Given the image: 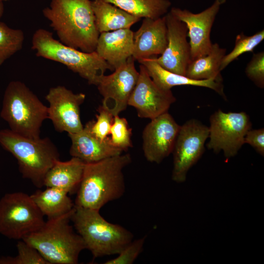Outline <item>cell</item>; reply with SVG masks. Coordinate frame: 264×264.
<instances>
[{"mask_svg": "<svg viewBox=\"0 0 264 264\" xmlns=\"http://www.w3.org/2000/svg\"><path fill=\"white\" fill-rule=\"evenodd\" d=\"M63 44L83 52L95 51L100 33L90 0H51L43 10Z\"/></svg>", "mask_w": 264, "mask_h": 264, "instance_id": "obj_1", "label": "cell"}, {"mask_svg": "<svg viewBox=\"0 0 264 264\" xmlns=\"http://www.w3.org/2000/svg\"><path fill=\"white\" fill-rule=\"evenodd\" d=\"M131 162L127 153L85 163L75 205L100 211L108 202L121 198L126 190L123 170Z\"/></svg>", "mask_w": 264, "mask_h": 264, "instance_id": "obj_2", "label": "cell"}, {"mask_svg": "<svg viewBox=\"0 0 264 264\" xmlns=\"http://www.w3.org/2000/svg\"><path fill=\"white\" fill-rule=\"evenodd\" d=\"M74 208L47 220L39 229L22 239L50 264H77L80 253L86 249L82 238L70 224Z\"/></svg>", "mask_w": 264, "mask_h": 264, "instance_id": "obj_3", "label": "cell"}, {"mask_svg": "<svg viewBox=\"0 0 264 264\" xmlns=\"http://www.w3.org/2000/svg\"><path fill=\"white\" fill-rule=\"evenodd\" d=\"M71 221L93 259L117 255L133 240L131 231L108 221L98 210L75 205Z\"/></svg>", "mask_w": 264, "mask_h": 264, "instance_id": "obj_4", "label": "cell"}, {"mask_svg": "<svg viewBox=\"0 0 264 264\" xmlns=\"http://www.w3.org/2000/svg\"><path fill=\"white\" fill-rule=\"evenodd\" d=\"M0 144L16 158L22 176L38 188L44 186L46 173L59 160L58 150L48 137L33 139L3 129Z\"/></svg>", "mask_w": 264, "mask_h": 264, "instance_id": "obj_5", "label": "cell"}, {"mask_svg": "<svg viewBox=\"0 0 264 264\" xmlns=\"http://www.w3.org/2000/svg\"><path fill=\"white\" fill-rule=\"evenodd\" d=\"M31 48L38 57L62 64L86 80L89 85L97 86L110 65L95 51L90 53L67 46L56 40L50 31L37 29L32 38Z\"/></svg>", "mask_w": 264, "mask_h": 264, "instance_id": "obj_6", "label": "cell"}, {"mask_svg": "<svg viewBox=\"0 0 264 264\" xmlns=\"http://www.w3.org/2000/svg\"><path fill=\"white\" fill-rule=\"evenodd\" d=\"M0 116L12 131L37 139L43 122L47 119V107L24 83L12 81L4 91Z\"/></svg>", "mask_w": 264, "mask_h": 264, "instance_id": "obj_7", "label": "cell"}, {"mask_svg": "<svg viewBox=\"0 0 264 264\" xmlns=\"http://www.w3.org/2000/svg\"><path fill=\"white\" fill-rule=\"evenodd\" d=\"M44 216L30 196L22 192L5 194L0 199V234L22 240L44 224Z\"/></svg>", "mask_w": 264, "mask_h": 264, "instance_id": "obj_8", "label": "cell"}, {"mask_svg": "<svg viewBox=\"0 0 264 264\" xmlns=\"http://www.w3.org/2000/svg\"><path fill=\"white\" fill-rule=\"evenodd\" d=\"M252 123L245 112H225L219 109L210 117L208 149L222 152L226 159L235 156L244 143Z\"/></svg>", "mask_w": 264, "mask_h": 264, "instance_id": "obj_9", "label": "cell"}, {"mask_svg": "<svg viewBox=\"0 0 264 264\" xmlns=\"http://www.w3.org/2000/svg\"><path fill=\"white\" fill-rule=\"evenodd\" d=\"M209 134V127L195 119L180 126L172 152L173 181L177 183L186 181L189 171L204 152Z\"/></svg>", "mask_w": 264, "mask_h": 264, "instance_id": "obj_10", "label": "cell"}, {"mask_svg": "<svg viewBox=\"0 0 264 264\" xmlns=\"http://www.w3.org/2000/svg\"><path fill=\"white\" fill-rule=\"evenodd\" d=\"M135 61L132 56L129 57L111 74L103 75L96 86L103 97L102 106L114 116L126 110L137 83L139 71Z\"/></svg>", "mask_w": 264, "mask_h": 264, "instance_id": "obj_11", "label": "cell"}, {"mask_svg": "<svg viewBox=\"0 0 264 264\" xmlns=\"http://www.w3.org/2000/svg\"><path fill=\"white\" fill-rule=\"evenodd\" d=\"M49 103L47 119L58 132L77 133L83 125L80 118V106L86 99L83 93H75L63 86L50 88L45 96Z\"/></svg>", "mask_w": 264, "mask_h": 264, "instance_id": "obj_12", "label": "cell"}, {"mask_svg": "<svg viewBox=\"0 0 264 264\" xmlns=\"http://www.w3.org/2000/svg\"><path fill=\"white\" fill-rule=\"evenodd\" d=\"M226 1L215 0L208 8L196 14L177 7L171 9L170 12L187 26L191 61L207 55L211 50L213 44L210 39L211 29L221 6Z\"/></svg>", "mask_w": 264, "mask_h": 264, "instance_id": "obj_13", "label": "cell"}, {"mask_svg": "<svg viewBox=\"0 0 264 264\" xmlns=\"http://www.w3.org/2000/svg\"><path fill=\"white\" fill-rule=\"evenodd\" d=\"M176 101L172 90L160 88L152 80L145 67L140 64L138 79L128 101V106L135 109L138 116L154 118L168 112Z\"/></svg>", "mask_w": 264, "mask_h": 264, "instance_id": "obj_14", "label": "cell"}, {"mask_svg": "<svg viewBox=\"0 0 264 264\" xmlns=\"http://www.w3.org/2000/svg\"><path fill=\"white\" fill-rule=\"evenodd\" d=\"M142 133V149L146 160L160 163L172 153L180 126L166 112L151 119Z\"/></svg>", "mask_w": 264, "mask_h": 264, "instance_id": "obj_15", "label": "cell"}, {"mask_svg": "<svg viewBox=\"0 0 264 264\" xmlns=\"http://www.w3.org/2000/svg\"><path fill=\"white\" fill-rule=\"evenodd\" d=\"M167 33L166 47L160 57L152 58L162 67L173 73L185 75L191 62L190 46L187 40L186 24L170 11L165 15Z\"/></svg>", "mask_w": 264, "mask_h": 264, "instance_id": "obj_16", "label": "cell"}, {"mask_svg": "<svg viewBox=\"0 0 264 264\" xmlns=\"http://www.w3.org/2000/svg\"><path fill=\"white\" fill-rule=\"evenodd\" d=\"M92 120L88 122L83 129L74 133H68L71 144L69 154L85 163L96 162L122 154L123 151L114 146L109 136L104 140L92 132Z\"/></svg>", "mask_w": 264, "mask_h": 264, "instance_id": "obj_17", "label": "cell"}, {"mask_svg": "<svg viewBox=\"0 0 264 264\" xmlns=\"http://www.w3.org/2000/svg\"><path fill=\"white\" fill-rule=\"evenodd\" d=\"M165 15L156 19L144 18L140 27L133 33L132 56L135 60L157 57L165 50L167 44Z\"/></svg>", "mask_w": 264, "mask_h": 264, "instance_id": "obj_18", "label": "cell"}, {"mask_svg": "<svg viewBox=\"0 0 264 264\" xmlns=\"http://www.w3.org/2000/svg\"><path fill=\"white\" fill-rule=\"evenodd\" d=\"M133 33L125 28L100 34L95 51L113 71L132 56Z\"/></svg>", "mask_w": 264, "mask_h": 264, "instance_id": "obj_19", "label": "cell"}, {"mask_svg": "<svg viewBox=\"0 0 264 264\" xmlns=\"http://www.w3.org/2000/svg\"><path fill=\"white\" fill-rule=\"evenodd\" d=\"M147 70L152 80L160 88L171 90L175 86H193L204 87L213 90L225 100L227 98L224 91L223 82L210 79L197 80L169 71L159 66L152 58L143 59L138 61Z\"/></svg>", "mask_w": 264, "mask_h": 264, "instance_id": "obj_20", "label": "cell"}, {"mask_svg": "<svg viewBox=\"0 0 264 264\" xmlns=\"http://www.w3.org/2000/svg\"><path fill=\"white\" fill-rule=\"evenodd\" d=\"M85 163L72 157L66 161L57 160L46 173L44 186L61 189L68 194L78 189L81 181Z\"/></svg>", "mask_w": 264, "mask_h": 264, "instance_id": "obj_21", "label": "cell"}, {"mask_svg": "<svg viewBox=\"0 0 264 264\" xmlns=\"http://www.w3.org/2000/svg\"><path fill=\"white\" fill-rule=\"evenodd\" d=\"M91 6L96 25L100 34L131 28L132 25L141 20L113 4L102 0H92Z\"/></svg>", "mask_w": 264, "mask_h": 264, "instance_id": "obj_22", "label": "cell"}, {"mask_svg": "<svg viewBox=\"0 0 264 264\" xmlns=\"http://www.w3.org/2000/svg\"><path fill=\"white\" fill-rule=\"evenodd\" d=\"M30 197L48 220L69 212L75 206L68 193L58 188L49 187L43 191L38 190Z\"/></svg>", "mask_w": 264, "mask_h": 264, "instance_id": "obj_23", "label": "cell"}, {"mask_svg": "<svg viewBox=\"0 0 264 264\" xmlns=\"http://www.w3.org/2000/svg\"><path fill=\"white\" fill-rule=\"evenodd\" d=\"M226 51L218 43L213 44L208 54L190 62L185 76L197 80L213 79L223 82L220 67Z\"/></svg>", "mask_w": 264, "mask_h": 264, "instance_id": "obj_24", "label": "cell"}, {"mask_svg": "<svg viewBox=\"0 0 264 264\" xmlns=\"http://www.w3.org/2000/svg\"><path fill=\"white\" fill-rule=\"evenodd\" d=\"M139 18L156 19L166 15L171 6L169 0H102Z\"/></svg>", "mask_w": 264, "mask_h": 264, "instance_id": "obj_25", "label": "cell"}, {"mask_svg": "<svg viewBox=\"0 0 264 264\" xmlns=\"http://www.w3.org/2000/svg\"><path fill=\"white\" fill-rule=\"evenodd\" d=\"M24 40L21 29L10 28L0 22V66L22 49Z\"/></svg>", "mask_w": 264, "mask_h": 264, "instance_id": "obj_26", "label": "cell"}, {"mask_svg": "<svg viewBox=\"0 0 264 264\" xmlns=\"http://www.w3.org/2000/svg\"><path fill=\"white\" fill-rule=\"evenodd\" d=\"M264 39V30H261L252 36L245 35L243 33L236 38L235 45L232 50L223 57L220 67L223 70L229 64L237 59L241 55L253 52L255 48Z\"/></svg>", "mask_w": 264, "mask_h": 264, "instance_id": "obj_27", "label": "cell"}, {"mask_svg": "<svg viewBox=\"0 0 264 264\" xmlns=\"http://www.w3.org/2000/svg\"><path fill=\"white\" fill-rule=\"evenodd\" d=\"M16 247L18 254L0 257V264H50L37 249L23 240H19Z\"/></svg>", "mask_w": 264, "mask_h": 264, "instance_id": "obj_28", "label": "cell"}, {"mask_svg": "<svg viewBox=\"0 0 264 264\" xmlns=\"http://www.w3.org/2000/svg\"><path fill=\"white\" fill-rule=\"evenodd\" d=\"M132 131L125 118L114 116L109 136L111 144L123 151L132 147Z\"/></svg>", "mask_w": 264, "mask_h": 264, "instance_id": "obj_29", "label": "cell"}, {"mask_svg": "<svg viewBox=\"0 0 264 264\" xmlns=\"http://www.w3.org/2000/svg\"><path fill=\"white\" fill-rule=\"evenodd\" d=\"M146 236L132 240L115 258L108 260L104 264H132L142 252Z\"/></svg>", "mask_w": 264, "mask_h": 264, "instance_id": "obj_30", "label": "cell"}, {"mask_svg": "<svg viewBox=\"0 0 264 264\" xmlns=\"http://www.w3.org/2000/svg\"><path fill=\"white\" fill-rule=\"evenodd\" d=\"M97 111L96 120H92L91 131L96 137L104 140L110 135L114 116L102 105L99 107Z\"/></svg>", "mask_w": 264, "mask_h": 264, "instance_id": "obj_31", "label": "cell"}, {"mask_svg": "<svg viewBox=\"0 0 264 264\" xmlns=\"http://www.w3.org/2000/svg\"><path fill=\"white\" fill-rule=\"evenodd\" d=\"M245 73L247 77L260 88H264V52L253 53L247 64Z\"/></svg>", "mask_w": 264, "mask_h": 264, "instance_id": "obj_32", "label": "cell"}, {"mask_svg": "<svg viewBox=\"0 0 264 264\" xmlns=\"http://www.w3.org/2000/svg\"><path fill=\"white\" fill-rule=\"evenodd\" d=\"M244 143L252 146L261 155L264 156V129H250L244 137Z\"/></svg>", "mask_w": 264, "mask_h": 264, "instance_id": "obj_33", "label": "cell"}, {"mask_svg": "<svg viewBox=\"0 0 264 264\" xmlns=\"http://www.w3.org/2000/svg\"><path fill=\"white\" fill-rule=\"evenodd\" d=\"M3 0H0V18L2 17L4 13Z\"/></svg>", "mask_w": 264, "mask_h": 264, "instance_id": "obj_34", "label": "cell"}, {"mask_svg": "<svg viewBox=\"0 0 264 264\" xmlns=\"http://www.w3.org/2000/svg\"><path fill=\"white\" fill-rule=\"evenodd\" d=\"M3 0L5 1V0Z\"/></svg>", "mask_w": 264, "mask_h": 264, "instance_id": "obj_35", "label": "cell"}]
</instances>
